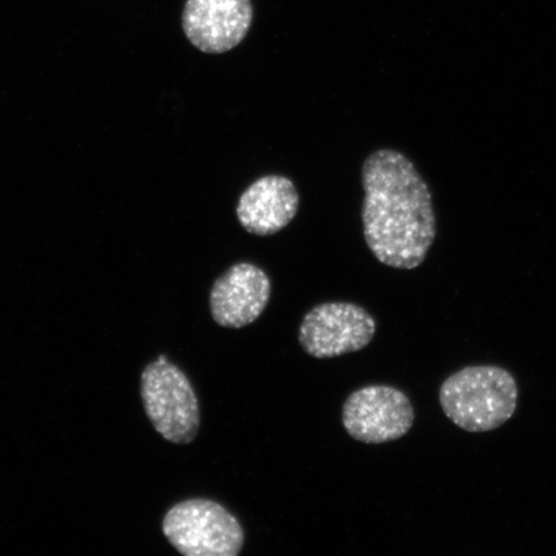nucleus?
I'll list each match as a JSON object with an SVG mask.
<instances>
[{
	"mask_svg": "<svg viewBox=\"0 0 556 556\" xmlns=\"http://www.w3.org/2000/svg\"><path fill=\"white\" fill-rule=\"evenodd\" d=\"M516 378L498 366H469L443 381L440 403L444 415L469 433L503 427L518 407Z\"/></svg>",
	"mask_w": 556,
	"mask_h": 556,
	"instance_id": "2",
	"label": "nucleus"
},
{
	"mask_svg": "<svg viewBox=\"0 0 556 556\" xmlns=\"http://www.w3.org/2000/svg\"><path fill=\"white\" fill-rule=\"evenodd\" d=\"M364 235L380 263L415 269L427 258L437 236L432 193L405 154L382 149L363 165Z\"/></svg>",
	"mask_w": 556,
	"mask_h": 556,
	"instance_id": "1",
	"label": "nucleus"
},
{
	"mask_svg": "<svg viewBox=\"0 0 556 556\" xmlns=\"http://www.w3.org/2000/svg\"><path fill=\"white\" fill-rule=\"evenodd\" d=\"M343 426L353 440L381 444L401 440L415 421L412 401L397 388L370 386L353 392L343 406Z\"/></svg>",
	"mask_w": 556,
	"mask_h": 556,
	"instance_id": "6",
	"label": "nucleus"
},
{
	"mask_svg": "<svg viewBox=\"0 0 556 556\" xmlns=\"http://www.w3.org/2000/svg\"><path fill=\"white\" fill-rule=\"evenodd\" d=\"M254 17L250 0H187L182 25L198 50L220 54L245 39Z\"/></svg>",
	"mask_w": 556,
	"mask_h": 556,
	"instance_id": "7",
	"label": "nucleus"
},
{
	"mask_svg": "<svg viewBox=\"0 0 556 556\" xmlns=\"http://www.w3.org/2000/svg\"><path fill=\"white\" fill-rule=\"evenodd\" d=\"M141 395L146 415L164 440L189 444L198 437L200 407L197 393L186 374L162 354L141 375Z\"/></svg>",
	"mask_w": 556,
	"mask_h": 556,
	"instance_id": "3",
	"label": "nucleus"
},
{
	"mask_svg": "<svg viewBox=\"0 0 556 556\" xmlns=\"http://www.w3.org/2000/svg\"><path fill=\"white\" fill-rule=\"evenodd\" d=\"M270 280L253 263H238L215 280L211 291V312L224 328L241 329L253 324L266 309Z\"/></svg>",
	"mask_w": 556,
	"mask_h": 556,
	"instance_id": "8",
	"label": "nucleus"
},
{
	"mask_svg": "<svg viewBox=\"0 0 556 556\" xmlns=\"http://www.w3.org/2000/svg\"><path fill=\"white\" fill-rule=\"evenodd\" d=\"M301 198L288 177L264 176L240 197L236 214L243 229L256 236L282 231L296 217Z\"/></svg>",
	"mask_w": 556,
	"mask_h": 556,
	"instance_id": "9",
	"label": "nucleus"
},
{
	"mask_svg": "<svg viewBox=\"0 0 556 556\" xmlns=\"http://www.w3.org/2000/svg\"><path fill=\"white\" fill-rule=\"evenodd\" d=\"M163 532L186 556H236L245 542L238 518L224 505L206 498L174 505L165 514Z\"/></svg>",
	"mask_w": 556,
	"mask_h": 556,
	"instance_id": "4",
	"label": "nucleus"
},
{
	"mask_svg": "<svg viewBox=\"0 0 556 556\" xmlns=\"http://www.w3.org/2000/svg\"><path fill=\"white\" fill-rule=\"evenodd\" d=\"M377 323L357 304L330 302L304 316L299 343L309 356L324 359L364 350L372 342Z\"/></svg>",
	"mask_w": 556,
	"mask_h": 556,
	"instance_id": "5",
	"label": "nucleus"
}]
</instances>
